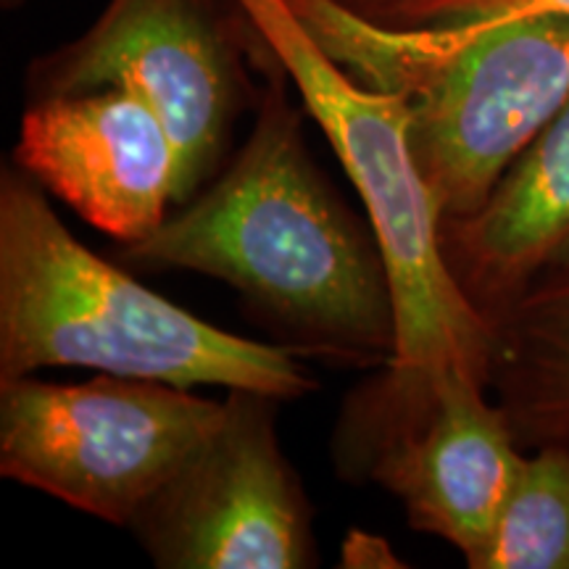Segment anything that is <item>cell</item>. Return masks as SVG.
I'll list each match as a JSON object with an SVG mask.
<instances>
[{"mask_svg": "<svg viewBox=\"0 0 569 569\" xmlns=\"http://www.w3.org/2000/svg\"><path fill=\"white\" fill-rule=\"evenodd\" d=\"M117 261L222 280L296 356L365 369L396 359L386 253L306 146L284 71L267 80L251 132L222 172Z\"/></svg>", "mask_w": 569, "mask_h": 569, "instance_id": "1", "label": "cell"}, {"mask_svg": "<svg viewBox=\"0 0 569 569\" xmlns=\"http://www.w3.org/2000/svg\"><path fill=\"white\" fill-rule=\"evenodd\" d=\"M77 367L180 388L256 390L290 401L317 388L296 353L234 336L84 248L46 188L0 169V380Z\"/></svg>", "mask_w": 569, "mask_h": 569, "instance_id": "2", "label": "cell"}, {"mask_svg": "<svg viewBox=\"0 0 569 569\" xmlns=\"http://www.w3.org/2000/svg\"><path fill=\"white\" fill-rule=\"evenodd\" d=\"M336 151L386 253L396 296L398 346L348 403L369 417L422 409L451 375L490 380L493 325L448 267L443 217L419 174L407 111L393 92L367 88L298 17L290 0H240Z\"/></svg>", "mask_w": 569, "mask_h": 569, "instance_id": "3", "label": "cell"}, {"mask_svg": "<svg viewBox=\"0 0 569 569\" xmlns=\"http://www.w3.org/2000/svg\"><path fill=\"white\" fill-rule=\"evenodd\" d=\"M367 88L393 92L443 222L478 211L569 103V17L486 30H388L336 0H290Z\"/></svg>", "mask_w": 569, "mask_h": 569, "instance_id": "4", "label": "cell"}, {"mask_svg": "<svg viewBox=\"0 0 569 569\" xmlns=\"http://www.w3.org/2000/svg\"><path fill=\"white\" fill-rule=\"evenodd\" d=\"M277 71L240 0H109L80 38L27 67V98L109 88L142 98L172 134L180 206L222 172L234 124Z\"/></svg>", "mask_w": 569, "mask_h": 569, "instance_id": "5", "label": "cell"}, {"mask_svg": "<svg viewBox=\"0 0 569 569\" xmlns=\"http://www.w3.org/2000/svg\"><path fill=\"white\" fill-rule=\"evenodd\" d=\"M222 415L224 401L159 380L9 377L0 380V475L130 528Z\"/></svg>", "mask_w": 569, "mask_h": 569, "instance_id": "6", "label": "cell"}, {"mask_svg": "<svg viewBox=\"0 0 569 569\" xmlns=\"http://www.w3.org/2000/svg\"><path fill=\"white\" fill-rule=\"evenodd\" d=\"M280 398L227 390L211 438L130 530L161 569H306L315 509L277 438Z\"/></svg>", "mask_w": 569, "mask_h": 569, "instance_id": "7", "label": "cell"}, {"mask_svg": "<svg viewBox=\"0 0 569 569\" xmlns=\"http://www.w3.org/2000/svg\"><path fill=\"white\" fill-rule=\"evenodd\" d=\"M486 382L451 375L417 415L372 427H338L343 478L393 493L409 525L453 546L467 567L486 549L525 448Z\"/></svg>", "mask_w": 569, "mask_h": 569, "instance_id": "8", "label": "cell"}, {"mask_svg": "<svg viewBox=\"0 0 569 569\" xmlns=\"http://www.w3.org/2000/svg\"><path fill=\"white\" fill-rule=\"evenodd\" d=\"M13 163L122 246L153 234L174 206L172 134L151 106L127 90L30 101Z\"/></svg>", "mask_w": 569, "mask_h": 569, "instance_id": "9", "label": "cell"}, {"mask_svg": "<svg viewBox=\"0 0 569 569\" xmlns=\"http://www.w3.org/2000/svg\"><path fill=\"white\" fill-rule=\"evenodd\" d=\"M443 251L461 290L488 319L569 264V103L478 211L443 222Z\"/></svg>", "mask_w": 569, "mask_h": 569, "instance_id": "10", "label": "cell"}, {"mask_svg": "<svg viewBox=\"0 0 569 569\" xmlns=\"http://www.w3.org/2000/svg\"><path fill=\"white\" fill-rule=\"evenodd\" d=\"M488 388L525 451L569 448V264L540 277L490 317Z\"/></svg>", "mask_w": 569, "mask_h": 569, "instance_id": "11", "label": "cell"}, {"mask_svg": "<svg viewBox=\"0 0 569 569\" xmlns=\"http://www.w3.org/2000/svg\"><path fill=\"white\" fill-rule=\"evenodd\" d=\"M469 569H569V448H528Z\"/></svg>", "mask_w": 569, "mask_h": 569, "instance_id": "12", "label": "cell"}, {"mask_svg": "<svg viewBox=\"0 0 569 569\" xmlns=\"http://www.w3.org/2000/svg\"><path fill=\"white\" fill-rule=\"evenodd\" d=\"M536 17H569V0H403L372 24L388 30H486Z\"/></svg>", "mask_w": 569, "mask_h": 569, "instance_id": "13", "label": "cell"}, {"mask_svg": "<svg viewBox=\"0 0 569 569\" xmlns=\"http://www.w3.org/2000/svg\"><path fill=\"white\" fill-rule=\"evenodd\" d=\"M336 3H340L348 11H353L356 17L375 21V19H380L388 9H393V6L403 3V0H336Z\"/></svg>", "mask_w": 569, "mask_h": 569, "instance_id": "14", "label": "cell"}]
</instances>
